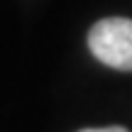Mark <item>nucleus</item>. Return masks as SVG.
Listing matches in <instances>:
<instances>
[{
  "label": "nucleus",
  "instance_id": "nucleus-1",
  "mask_svg": "<svg viewBox=\"0 0 132 132\" xmlns=\"http://www.w3.org/2000/svg\"><path fill=\"white\" fill-rule=\"evenodd\" d=\"M88 49L100 64L118 71H132V20L105 17L88 32Z\"/></svg>",
  "mask_w": 132,
  "mask_h": 132
},
{
  "label": "nucleus",
  "instance_id": "nucleus-2",
  "mask_svg": "<svg viewBox=\"0 0 132 132\" xmlns=\"http://www.w3.org/2000/svg\"><path fill=\"white\" fill-rule=\"evenodd\" d=\"M78 132H127V130L113 125V127H88V130H78Z\"/></svg>",
  "mask_w": 132,
  "mask_h": 132
}]
</instances>
